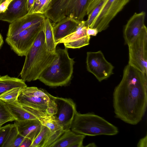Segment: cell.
<instances>
[{
	"label": "cell",
	"mask_w": 147,
	"mask_h": 147,
	"mask_svg": "<svg viewBox=\"0 0 147 147\" xmlns=\"http://www.w3.org/2000/svg\"><path fill=\"white\" fill-rule=\"evenodd\" d=\"M113 104L115 117L136 125L142 119L147 106V75L128 64L115 88Z\"/></svg>",
	"instance_id": "6da1fadb"
},
{
	"label": "cell",
	"mask_w": 147,
	"mask_h": 147,
	"mask_svg": "<svg viewBox=\"0 0 147 147\" xmlns=\"http://www.w3.org/2000/svg\"><path fill=\"white\" fill-rule=\"evenodd\" d=\"M56 55V53H52L46 49L43 28L25 56L20 74L21 79L28 82L38 80L41 73L52 63Z\"/></svg>",
	"instance_id": "7a4b0ae2"
},
{
	"label": "cell",
	"mask_w": 147,
	"mask_h": 147,
	"mask_svg": "<svg viewBox=\"0 0 147 147\" xmlns=\"http://www.w3.org/2000/svg\"><path fill=\"white\" fill-rule=\"evenodd\" d=\"M130 0H88L85 21L87 27L98 32L106 29L111 21Z\"/></svg>",
	"instance_id": "3957f363"
},
{
	"label": "cell",
	"mask_w": 147,
	"mask_h": 147,
	"mask_svg": "<svg viewBox=\"0 0 147 147\" xmlns=\"http://www.w3.org/2000/svg\"><path fill=\"white\" fill-rule=\"evenodd\" d=\"M56 55L52 63L42 72L38 79L46 85L51 87L62 86L70 81L75 63L70 58L67 48L56 49Z\"/></svg>",
	"instance_id": "277c9868"
},
{
	"label": "cell",
	"mask_w": 147,
	"mask_h": 147,
	"mask_svg": "<svg viewBox=\"0 0 147 147\" xmlns=\"http://www.w3.org/2000/svg\"><path fill=\"white\" fill-rule=\"evenodd\" d=\"M74 133L89 136H113L119 133L118 128L103 118L92 113L76 112L71 124Z\"/></svg>",
	"instance_id": "5b68a950"
},
{
	"label": "cell",
	"mask_w": 147,
	"mask_h": 147,
	"mask_svg": "<svg viewBox=\"0 0 147 147\" xmlns=\"http://www.w3.org/2000/svg\"><path fill=\"white\" fill-rule=\"evenodd\" d=\"M88 0H52L44 14L46 18L56 23L66 17L78 22L87 15Z\"/></svg>",
	"instance_id": "8992f818"
},
{
	"label": "cell",
	"mask_w": 147,
	"mask_h": 147,
	"mask_svg": "<svg viewBox=\"0 0 147 147\" xmlns=\"http://www.w3.org/2000/svg\"><path fill=\"white\" fill-rule=\"evenodd\" d=\"M44 21L31 26L14 36L7 37L6 42L18 55L25 56L38 33L43 28Z\"/></svg>",
	"instance_id": "52a82bcc"
},
{
	"label": "cell",
	"mask_w": 147,
	"mask_h": 147,
	"mask_svg": "<svg viewBox=\"0 0 147 147\" xmlns=\"http://www.w3.org/2000/svg\"><path fill=\"white\" fill-rule=\"evenodd\" d=\"M128 64L147 75V28L146 26L137 37L127 45Z\"/></svg>",
	"instance_id": "ba28073f"
},
{
	"label": "cell",
	"mask_w": 147,
	"mask_h": 147,
	"mask_svg": "<svg viewBox=\"0 0 147 147\" xmlns=\"http://www.w3.org/2000/svg\"><path fill=\"white\" fill-rule=\"evenodd\" d=\"M87 69L100 82L113 74L114 67L105 58L100 51L88 52L86 58Z\"/></svg>",
	"instance_id": "9c48e42d"
},
{
	"label": "cell",
	"mask_w": 147,
	"mask_h": 147,
	"mask_svg": "<svg viewBox=\"0 0 147 147\" xmlns=\"http://www.w3.org/2000/svg\"><path fill=\"white\" fill-rule=\"evenodd\" d=\"M54 100L57 109L53 115L55 120L64 131L70 129L77 112L75 104L70 98L55 97Z\"/></svg>",
	"instance_id": "30bf717a"
},
{
	"label": "cell",
	"mask_w": 147,
	"mask_h": 147,
	"mask_svg": "<svg viewBox=\"0 0 147 147\" xmlns=\"http://www.w3.org/2000/svg\"><path fill=\"white\" fill-rule=\"evenodd\" d=\"M54 97V96L50 98L28 96L21 92L18 97L17 102L22 106L46 112L53 115L57 111Z\"/></svg>",
	"instance_id": "8fae6325"
},
{
	"label": "cell",
	"mask_w": 147,
	"mask_h": 147,
	"mask_svg": "<svg viewBox=\"0 0 147 147\" xmlns=\"http://www.w3.org/2000/svg\"><path fill=\"white\" fill-rule=\"evenodd\" d=\"M87 27L85 21L79 22L76 30L60 40L57 44L63 43L67 48H80L89 44L90 36L86 34Z\"/></svg>",
	"instance_id": "7c38bea8"
},
{
	"label": "cell",
	"mask_w": 147,
	"mask_h": 147,
	"mask_svg": "<svg viewBox=\"0 0 147 147\" xmlns=\"http://www.w3.org/2000/svg\"><path fill=\"white\" fill-rule=\"evenodd\" d=\"M145 16L143 11L136 13L128 21L123 31L124 39L127 45L133 41L146 26L144 23Z\"/></svg>",
	"instance_id": "4fadbf2b"
},
{
	"label": "cell",
	"mask_w": 147,
	"mask_h": 147,
	"mask_svg": "<svg viewBox=\"0 0 147 147\" xmlns=\"http://www.w3.org/2000/svg\"><path fill=\"white\" fill-rule=\"evenodd\" d=\"M45 18L44 15L41 14L28 13L10 23L7 37L14 36L31 26L44 21Z\"/></svg>",
	"instance_id": "5bb4252c"
},
{
	"label": "cell",
	"mask_w": 147,
	"mask_h": 147,
	"mask_svg": "<svg viewBox=\"0 0 147 147\" xmlns=\"http://www.w3.org/2000/svg\"><path fill=\"white\" fill-rule=\"evenodd\" d=\"M27 0H13L6 11L0 13V20L11 23L28 13Z\"/></svg>",
	"instance_id": "9a60e30c"
},
{
	"label": "cell",
	"mask_w": 147,
	"mask_h": 147,
	"mask_svg": "<svg viewBox=\"0 0 147 147\" xmlns=\"http://www.w3.org/2000/svg\"><path fill=\"white\" fill-rule=\"evenodd\" d=\"M79 22L73 19L66 17L56 23H52L56 44H58L61 39L74 32Z\"/></svg>",
	"instance_id": "2e32d148"
},
{
	"label": "cell",
	"mask_w": 147,
	"mask_h": 147,
	"mask_svg": "<svg viewBox=\"0 0 147 147\" xmlns=\"http://www.w3.org/2000/svg\"><path fill=\"white\" fill-rule=\"evenodd\" d=\"M14 124L19 133L30 139L32 142L40 131L42 126L39 121L34 119L20 121H15Z\"/></svg>",
	"instance_id": "e0dca14e"
},
{
	"label": "cell",
	"mask_w": 147,
	"mask_h": 147,
	"mask_svg": "<svg viewBox=\"0 0 147 147\" xmlns=\"http://www.w3.org/2000/svg\"><path fill=\"white\" fill-rule=\"evenodd\" d=\"M85 136L76 134L69 129L65 131L50 147H72L75 144L83 142Z\"/></svg>",
	"instance_id": "ac0fdd59"
},
{
	"label": "cell",
	"mask_w": 147,
	"mask_h": 147,
	"mask_svg": "<svg viewBox=\"0 0 147 147\" xmlns=\"http://www.w3.org/2000/svg\"><path fill=\"white\" fill-rule=\"evenodd\" d=\"M5 103L15 121H20L31 119L38 120L35 116L24 109L17 101Z\"/></svg>",
	"instance_id": "d6986e66"
},
{
	"label": "cell",
	"mask_w": 147,
	"mask_h": 147,
	"mask_svg": "<svg viewBox=\"0 0 147 147\" xmlns=\"http://www.w3.org/2000/svg\"><path fill=\"white\" fill-rule=\"evenodd\" d=\"M27 87L25 81L22 79L11 77L7 75H0V96L13 88L21 87L24 88Z\"/></svg>",
	"instance_id": "ffe728a7"
},
{
	"label": "cell",
	"mask_w": 147,
	"mask_h": 147,
	"mask_svg": "<svg viewBox=\"0 0 147 147\" xmlns=\"http://www.w3.org/2000/svg\"><path fill=\"white\" fill-rule=\"evenodd\" d=\"M43 30L46 49L48 52L55 54L57 45L54 39L52 23L48 18H46L44 20Z\"/></svg>",
	"instance_id": "44dd1931"
},
{
	"label": "cell",
	"mask_w": 147,
	"mask_h": 147,
	"mask_svg": "<svg viewBox=\"0 0 147 147\" xmlns=\"http://www.w3.org/2000/svg\"><path fill=\"white\" fill-rule=\"evenodd\" d=\"M49 129L42 125L40 131L33 141L30 147H44L50 136Z\"/></svg>",
	"instance_id": "7402d4cb"
},
{
	"label": "cell",
	"mask_w": 147,
	"mask_h": 147,
	"mask_svg": "<svg viewBox=\"0 0 147 147\" xmlns=\"http://www.w3.org/2000/svg\"><path fill=\"white\" fill-rule=\"evenodd\" d=\"M21 92L24 95L30 97L50 98L53 96L45 90L36 87H27L22 90Z\"/></svg>",
	"instance_id": "603a6c76"
},
{
	"label": "cell",
	"mask_w": 147,
	"mask_h": 147,
	"mask_svg": "<svg viewBox=\"0 0 147 147\" xmlns=\"http://www.w3.org/2000/svg\"><path fill=\"white\" fill-rule=\"evenodd\" d=\"M23 89L17 87L8 90L0 96V99L5 102L17 101L18 97Z\"/></svg>",
	"instance_id": "cb8c5ba5"
},
{
	"label": "cell",
	"mask_w": 147,
	"mask_h": 147,
	"mask_svg": "<svg viewBox=\"0 0 147 147\" xmlns=\"http://www.w3.org/2000/svg\"><path fill=\"white\" fill-rule=\"evenodd\" d=\"M0 120L5 122L15 121L10 113L5 102L0 99Z\"/></svg>",
	"instance_id": "d4e9b609"
},
{
	"label": "cell",
	"mask_w": 147,
	"mask_h": 147,
	"mask_svg": "<svg viewBox=\"0 0 147 147\" xmlns=\"http://www.w3.org/2000/svg\"><path fill=\"white\" fill-rule=\"evenodd\" d=\"M12 124H8L0 127V147L3 146L10 131Z\"/></svg>",
	"instance_id": "484cf974"
},
{
	"label": "cell",
	"mask_w": 147,
	"mask_h": 147,
	"mask_svg": "<svg viewBox=\"0 0 147 147\" xmlns=\"http://www.w3.org/2000/svg\"><path fill=\"white\" fill-rule=\"evenodd\" d=\"M18 134L16 125L14 123L12 124L10 131L3 147H10Z\"/></svg>",
	"instance_id": "4316f807"
},
{
	"label": "cell",
	"mask_w": 147,
	"mask_h": 147,
	"mask_svg": "<svg viewBox=\"0 0 147 147\" xmlns=\"http://www.w3.org/2000/svg\"><path fill=\"white\" fill-rule=\"evenodd\" d=\"M52 0H42L33 13L44 15L46 12L49 4Z\"/></svg>",
	"instance_id": "83f0119b"
},
{
	"label": "cell",
	"mask_w": 147,
	"mask_h": 147,
	"mask_svg": "<svg viewBox=\"0 0 147 147\" xmlns=\"http://www.w3.org/2000/svg\"><path fill=\"white\" fill-rule=\"evenodd\" d=\"M25 137L19 133L10 147H20Z\"/></svg>",
	"instance_id": "f1b7e54d"
},
{
	"label": "cell",
	"mask_w": 147,
	"mask_h": 147,
	"mask_svg": "<svg viewBox=\"0 0 147 147\" xmlns=\"http://www.w3.org/2000/svg\"><path fill=\"white\" fill-rule=\"evenodd\" d=\"M86 34L88 36H96L98 32V30L96 28L87 27L86 30Z\"/></svg>",
	"instance_id": "f546056e"
},
{
	"label": "cell",
	"mask_w": 147,
	"mask_h": 147,
	"mask_svg": "<svg viewBox=\"0 0 147 147\" xmlns=\"http://www.w3.org/2000/svg\"><path fill=\"white\" fill-rule=\"evenodd\" d=\"M138 147H147V135L141 138L137 144Z\"/></svg>",
	"instance_id": "4dcf8cb0"
},
{
	"label": "cell",
	"mask_w": 147,
	"mask_h": 147,
	"mask_svg": "<svg viewBox=\"0 0 147 147\" xmlns=\"http://www.w3.org/2000/svg\"><path fill=\"white\" fill-rule=\"evenodd\" d=\"M32 143V141L31 140L25 137L20 147H30Z\"/></svg>",
	"instance_id": "1f68e13d"
},
{
	"label": "cell",
	"mask_w": 147,
	"mask_h": 147,
	"mask_svg": "<svg viewBox=\"0 0 147 147\" xmlns=\"http://www.w3.org/2000/svg\"><path fill=\"white\" fill-rule=\"evenodd\" d=\"M11 2L9 1H6L0 4V13L6 11Z\"/></svg>",
	"instance_id": "d6a6232c"
},
{
	"label": "cell",
	"mask_w": 147,
	"mask_h": 147,
	"mask_svg": "<svg viewBox=\"0 0 147 147\" xmlns=\"http://www.w3.org/2000/svg\"><path fill=\"white\" fill-rule=\"evenodd\" d=\"M34 0H27L26 6L28 13L30 11L33 6Z\"/></svg>",
	"instance_id": "836d02e7"
},
{
	"label": "cell",
	"mask_w": 147,
	"mask_h": 147,
	"mask_svg": "<svg viewBox=\"0 0 147 147\" xmlns=\"http://www.w3.org/2000/svg\"><path fill=\"white\" fill-rule=\"evenodd\" d=\"M42 0H34V3L30 11L28 13L29 14H31L33 13V11L38 5Z\"/></svg>",
	"instance_id": "e575fe53"
},
{
	"label": "cell",
	"mask_w": 147,
	"mask_h": 147,
	"mask_svg": "<svg viewBox=\"0 0 147 147\" xmlns=\"http://www.w3.org/2000/svg\"><path fill=\"white\" fill-rule=\"evenodd\" d=\"M3 42L4 41L3 37L1 34L0 33V49L2 47L3 44Z\"/></svg>",
	"instance_id": "d590c367"
},
{
	"label": "cell",
	"mask_w": 147,
	"mask_h": 147,
	"mask_svg": "<svg viewBox=\"0 0 147 147\" xmlns=\"http://www.w3.org/2000/svg\"><path fill=\"white\" fill-rule=\"evenodd\" d=\"M97 146L94 143H90L87 145V146H85V147H95Z\"/></svg>",
	"instance_id": "8d00e7d4"
},
{
	"label": "cell",
	"mask_w": 147,
	"mask_h": 147,
	"mask_svg": "<svg viewBox=\"0 0 147 147\" xmlns=\"http://www.w3.org/2000/svg\"><path fill=\"white\" fill-rule=\"evenodd\" d=\"M6 123L4 121L0 120V127H1L3 124Z\"/></svg>",
	"instance_id": "74e56055"
},
{
	"label": "cell",
	"mask_w": 147,
	"mask_h": 147,
	"mask_svg": "<svg viewBox=\"0 0 147 147\" xmlns=\"http://www.w3.org/2000/svg\"><path fill=\"white\" fill-rule=\"evenodd\" d=\"M12 0H0V4L6 1H9L11 2Z\"/></svg>",
	"instance_id": "f35d334b"
}]
</instances>
